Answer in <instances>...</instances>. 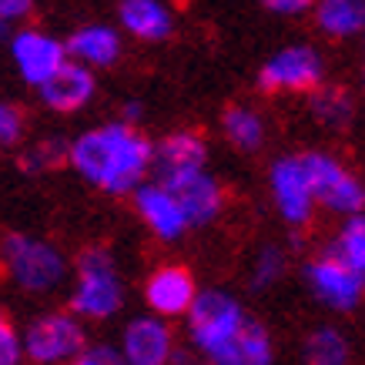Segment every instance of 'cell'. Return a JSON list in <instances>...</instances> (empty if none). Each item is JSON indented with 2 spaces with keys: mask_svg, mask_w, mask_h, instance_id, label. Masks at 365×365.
<instances>
[{
  "mask_svg": "<svg viewBox=\"0 0 365 365\" xmlns=\"http://www.w3.org/2000/svg\"><path fill=\"white\" fill-rule=\"evenodd\" d=\"M151 151L155 144L138 128L111 121L78 134L67 144V161L88 185L104 195H131L151 171Z\"/></svg>",
  "mask_w": 365,
  "mask_h": 365,
  "instance_id": "obj_1",
  "label": "cell"
},
{
  "mask_svg": "<svg viewBox=\"0 0 365 365\" xmlns=\"http://www.w3.org/2000/svg\"><path fill=\"white\" fill-rule=\"evenodd\" d=\"M124 305V282L108 248H84L74 268L71 315L88 322L114 319Z\"/></svg>",
  "mask_w": 365,
  "mask_h": 365,
  "instance_id": "obj_2",
  "label": "cell"
},
{
  "mask_svg": "<svg viewBox=\"0 0 365 365\" xmlns=\"http://www.w3.org/2000/svg\"><path fill=\"white\" fill-rule=\"evenodd\" d=\"M185 322H188L191 349L205 359V365H211L238 339V332L248 322V312L242 309V302L235 295H228L222 288H205V292L198 288Z\"/></svg>",
  "mask_w": 365,
  "mask_h": 365,
  "instance_id": "obj_3",
  "label": "cell"
},
{
  "mask_svg": "<svg viewBox=\"0 0 365 365\" xmlns=\"http://www.w3.org/2000/svg\"><path fill=\"white\" fill-rule=\"evenodd\" d=\"M0 265L14 285L27 295H51L67 278V262L51 242L24 232L0 238Z\"/></svg>",
  "mask_w": 365,
  "mask_h": 365,
  "instance_id": "obj_4",
  "label": "cell"
},
{
  "mask_svg": "<svg viewBox=\"0 0 365 365\" xmlns=\"http://www.w3.org/2000/svg\"><path fill=\"white\" fill-rule=\"evenodd\" d=\"M21 349L34 365H67L88 349V332L71 312H44L21 332Z\"/></svg>",
  "mask_w": 365,
  "mask_h": 365,
  "instance_id": "obj_5",
  "label": "cell"
},
{
  "mask_svg": "<svg viewBox=\"0 0 365 365\" xmlns=\"http://www.w3.org/2000/svg\"><path fill=\"white\" fill-rule=\"evenodd\" d=\"M302 165L309 175L315 208L322 205V208L335 211V215H349V218L362 215L365 188L345 161H339L335 155H325V151H312V155H302Z\"/></svg>",
  "mask_w": 365,
  "mask_h": 365,
  "instance_id": "obj_6",
  "label": "cell"
},
{
  "mask_svg": "<svg viewBox=\"0 0 365 365\" xmlns=\"http://www.w3.org/2000/svg\"><path fill=\"white\" fill-rule=\"evenodd\" d=\"M325 81V61L309 44H288L272 54L258 74V84L272 94H312Z\"/></svg>",
  "mask_w": 365,
  "mask_h": 365,
  "instance_id": "obj_7",
  "label": "cell"
},
{
  "mask_svg": "<svg viewBox=\"0 0 365 365\" xmlns=\"http://www.w3.org/2000/svg\"><path fill=\"white\" fill-rule=\"evenodd\" d=\"M121 365H175L178 362V339L171 322H161L155 315H138L124 325L118 342Z\"/></svg>",
  "mask_w": 365,
  "mask_h": 365,
  "instance_id": "obj_8",
  "label": "cell"
},
{
  "mask_svg": "<svg viewBox=\"0 0 365 365\" xmlns=\"http://www.w3.org/2000/svg\"><path fill=\"white\" fill-rule=\"evenodd\" d=\"M268 188H272V201L278 208V218L292 228H305L315 215V198L309 188V175L302 165V155H285L278 158L272 171H268Z\"/></svg>",
  "mask_w": 365,
  "mask_h": 365,
  "instance_id": "obj_9",
  "label": "cell"
},
{
  "mask_svg": "<svg viewBox=\"0 0 365 365\" xmlns=\"http://www.w3.org/2000/svg\"><path fill=\"white\" fill-rule=\"evenodd\" d=\"M305 282H309L312 295L332 312H355L362 302L365 292V275L352 272L349 265H342L335 255H319L305 265Z\"/></svg>",
  "mask_w": 365,
  "mask_h": 365,
  "instance_id": "obj_10",
  "label": "cell"
},
{
  "mask_svg": "<svg viewBox=\"0 0 365 365\" xmlns=\"http://www.w3.org/2000/svg\"><path fill=\"white\" fill-rule=\"evenodd\" d=\"M7 47H11L14 67L21 71V78L31 88H41L47 78H54L57 71L67 64L64 41H57L54 34L37 31V27H24V31L11 34Z\"/></svg>",
  "mask_w": 365,
  "mask_h": 365,
  "instance_id": "obj_11",
  "label": "cell"
},
{
  "mask_svg": "<svg viewBox=\"0 0 365 365\" xmlns=\"http://www.w3.org/2000/svg\"><path fill=\"white\" fill-rule=\"evenodd\" d=\"M195 295H198L195 275L181 265H161L144 282V302H148L151 315L161 322L185 319L191 309V302H195Z\"/></svg>",
  "mask_w": 365,
  "mask_h": 365,
  "instance_id": "obj_12",
  "label": "cell"
},
{
  "mask_svg": "<svg viewBox=\"0 0 365 365\" xmlns=\"http://www.w3.org/2000/svg\"><path fill=\"white\" fill-rule=\"evenodd\" d=\"M131 195H134V208L141 215V222L148 225L161 242H178V238L191 228L188 218H185V211H181V205H178L175 195H171L165 185L144 181Z\"/></svg>",
  "mask_w": 365,
  "mask_h": 365,
  "instance_id": "obj_13",
  "label": "cell"
},
{
  "mask_svg": "<svg viewBox=\"0 0 365 365\" xmlns=\"http://www.w3.org/2000/svg\"><path fill=\"white\" fill-rule=\"evenodd\" d=\"M158 185H165V188L175 195V201L181 205L188 225H208L211 218H218V211L225 208V191L208 171H191V175L171 178V181H158Z\"/></svg>",
  "mask_w": 365,
  "mask_h": 365,
  "instance_id": "obj_14",
  "label": "cell"
},
{
  "mask_svg": "<svg viewBox=\"0 0 365 365\" xmlns=\"http://www.w3.org/2000/svg\"><path fill=\"white\" fill-rule=\"evenodd\" d=\"M208 161V144L195 131H175L151 151V168L158 171V181H171V178L191 175V171H205Z\"/></svg>",
  "mask_w": 365,
  "mask_h": 365,
  "instance_id": "obj_15",
  "label": "cell"
},
{
  "mask_svg": "<svg viewBox=\"0 0 365 365\" xmlns=\"http://www.w3.org/2000/svg\"><path fill=\"white\" fill-rule=\"evenodd\" d=\"M67 61L88 67V71H98V67H111L124 51L121 31L111 27V24H84L64 41Z\"/></svg>",
  "mask_w": 365,
  "mask_h": 365,
  "instance_id": "obj_16",
  "label": "cell"
},
{
  "mask_svg": "<svg viewBox=\"0 0 365 365\" xmlns=\"http://www.w3.org/2000/svg\"><path fill=\"white\" fill-rule=\"evenodd\" d=\"M37 91H41V98H44V104L51 111L74 114V111H81V108L91 104L94 91H98V81H94V71L74 64V61H67L54 78H47Z\"/></svg>",
  "mask_w": 365,
  "mask_h": 365,
  "instance_id": "obj_17",
  "label": "cell"
},
{
  "mask_svg": "<svg viewBox=\"0 0 365 365\" xmlns=\"http://www.w3.org/2000/svg\"><path fill=\"white\" fill-rule=\"evenodd\" d=\"M118 27L131 34L134 41L158 44L168 41L175 31V17L165 0H121L118 4Z\"/></svg>",
  "mask_w": 365,
  "mask_h": 365,
  "instance_id": "obj_18",
  "label": "cell"
},
{
  "mask_svg": "<svg viewBox=\"0 0 365 365\" xmlns=\"http://www.w3.org/2000/svg\"><path fill=\"white\" fill-rule=\"evenodd\" d=\"M211 365H275V342L262 322L248 319L238 339Z\"/></svg>",
  "mask_w": 365,
  "mask_h": 365,
  "instance_id": "obj_19",
  "label": "cell"
},
{
  "mask_svg": "<svg viewBox=\"0 0 365 365\" xmlns=\"http://www.w3.org/2000/svg\"><path fill=\"white\" fill-rule=\"evenodd\" d=\"M315 24L329 37H355L365 27V0H315Z\"/></svg>",
  "mask_w": 365,
  "mask_h": 365,
  "instance_id": "obj_20",
  "label": "cell"
},
{
  "mask_svg": "<svg viewBox=\"0 0 365 365\" xmlns=\"http://www.w3.org/2000/svg\"><path fill=\"white\" fill-rule=\"evenodd\" d=\"M305 365H352V342L342 329L335 325H319L305 339Z\"/></svg>",
  "mask_w": 365,
  "mask_h": 365,
  "instance_id": "obj_21",
  "label": "cell"
},
{
  "mask_svg": "<svg viewBox=\"0 0 365 365\" xmlns=\"http://www.w3.org/2000/svg\"><path fill=\"white\" fill-rule=\"evenodd\" d=\"M222 131L238 151H258L265 144V121L252 108H228L222 118Z\"/></svg>",
  "mask_w": 365,
  "mask_h": 365,
  "instance_id": "obj_22",
  "label": "cell"
},
{
  "mask_svg": "<svg viewBox=\"0 0 365 365\" xmlns=\"http://www.w3.org/2000/svg\"><path fill=\"white\" fill-rule=\"evenodd\" d=\"M312 114L325 128H345L355 114V101L342 88H319L312 91Z\"/></svg>",
  "mask_w": 365,
  "mask_h": 365,
  "instance_id": "obj_23",
  "label": "cell"
},
{
  "mask_svg": "<svg viewBox=\"0 0 365 365\" xmlns=\"http://www.w3.org/2000/svg\"><path fill=\"white\" fill-rule=\"evenodd\" d=\"M329 255H335L342 265H349L352 272L365 275V218L362 215H352L345 218L342 232L335 238V245L329 248Z\"/></svg>",
  "mask_w": 365,
  "mask_h": 365,
  "instance_id": "obj_24",
  "label": "cell"
},
{
  "mask_svg": "<svg viewBox=\"0 0 365 365\" xmlns=\"http://www.w3.org/2000/svg\"><path fill=\"white\" fill-rule=\"evenodd\" d=\"M285 268H288L285 252H282L278 245H265V248H258V255H255L248 285H252L255 292H268L272 285H278V282H282Z\"/></svg>",
  "mask_w": 365,
  "mask_h": 365,
  "instance_id": "obj_25",
  "label": "cell"
},
{
  "mask_svg": "<svg viewBox=\"0 0 365 365\" xmlns=\"http://www.w3.org/2000/svg\"><path fill=\"white\" fill-rule=\"evenodd\" d=\"M67 161V144L57 141V138H47V141L34 144L31 151L24 155V168L27 171H51V168L64 165Z\"/></svg>",
  "mask_w": 365,
  "mask_h": 365,
  "instance_id": "obj_26",
  "label": "cell"
},
{
  "mask_svg": "<svg viewBox=\"0 0 365 365\" xmlns=\"http://www.w3.org/2000/svg\"><path fill=\"white\" fill-rule=\"evenodd\" d=\"M24 134V114L14 108V104H4L0 101V148L7 144H17Z\"/></svg>",
  "mask_w": 365,
  "mask_h": 365,
  "instance_id": "obj_27",
  "label": "cell"
},
{
  "mask_svg": "<svg viewBox=\"0 0 365 365\" xmlns=\"http://www.w3.org/2000/svg\"><path fill=\"white\" fill-rule=\"evenodd\" d=\"M34 11V0H0V24H17V21H27Z\"/></svg>",
  "mask_w": 365,
  "mask_h": 365,
  "instance_id": "obj_28",
  "label": "cell"
},
{
  "mask_svg": "<svg viewBox=\"0 0 365 365\" xmlns=\"http://www.w3.org/2000/svg\"><path fill=\"white\" fill-rule=\"evenodd\" d=\"M67 365H121V359H118V352H114V349L98 345V349H84L74 362H67Z\"/></svg>",
  "mask_w": 365,
  "mask_h": 365,
  "instance_id": "obj_29",
  "label": "cell"
},
{
  "mask_svg": "<svg viewBox=\"0 0 365 365\" xmlns=\"http://www.w3.org/2000/svg\"><path fill=\"white\" fill-rule=\"evenodd\" d=\"M268 11H275V14H285V17H295V14H305L312 11V4L315 0H262Z\"/></svg>",
  "mask_w": 365,
  "mask_h": 365,
  "instance_id": "obj_30",
  "label": "cell"
},
{
  "mask_svg": "<svg viewBox=\"0 0 365 365\" xmlns=\"http://www.w3.org/2000/svg\"><path fill=\"white\" fill-rule=\"evenodd\" d=\"M7 37H11V27H7V24H0V41H4V44H7Z\"/></svg>",
  "mask_w": 365,
  "mask_h": 365,
  "instance_id": "obj_31",
  "label": "cell"
},
{
  "mask_svg": "<svg viewBox=\"0 0 365 365\" xmlns=\"http://www.w3.org/2000/svg\"><path fill=\"white\" fill-rule=\"evenodd\" d=\"M175 365H185V362H181V355H178V362ZM195 365H198V362H195ZM201 365H205V362H201Z\"/></svg>",
  "mask_w": 365,
  "mask_h": 365,
  "instance_id": "obj_32",
  "label": "cell"
},
{
  "mask_svg": "<svg viewBox=\"0 0 365 365\" xmlns=\"http://www.w3.org/2000/svg\"><path fill=\"white\" fill-rule=\"evenodd\" d=\"M4 322H7V319H4V312H0V325H4Z\"/></svg>",
  "mask_w": 365,
  "mask_h": 365,
  "instance_id": "obj_33",
  "label": "cell"
}]
</instances>
